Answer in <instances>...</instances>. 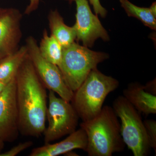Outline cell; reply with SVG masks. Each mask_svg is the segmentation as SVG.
<instances>
[{"label": "cell", "instance_id": "cell-10", "mask_svg": "<svg viewBox=\"0 0 156 156\" xmlns=\"http://www.w3.org/2000/svg\"><path fill=\"white\" fill-rule=\"evenodd\" d=\"M22 14L14 8H0V60L19 49Z\"/></svg>", "mask_w": 156, "mask_h": 156}, {"label": "cell", "instance_id": "cell-12", "mask_svg": "<svg viewBox=\"0 0 156 156\" xmlns=\"http://www.w3.org/2000/svg\"><path fill=\"white\" fill-rule=\"evenodd\" d=\"M123 96L140 113L145 115L156 113V96L146 90L144 85L131 83L123 91Z\"/></svg>", "mask_w": 156, "mask_h": 156}, {"label": "cell", "instance_id": "cell-16", "mask_svg": "<svg viewBox=\"0 0 156 156\" xmlns=\"http://www.w3.org/2000/svg\"><path fill=\"white\" fill-rule=\"evenodd\" d=\"M121 6L129 17H135L151 29L156 30V17L151 12L150 8L140 7L128 0H119Z\"/></svg>", "mask_w": 156, "mask_h": 156}, {"label": "cell", "instance_id": "cell-13", "mask_svg": "<svg viewBox=\"0 0 156 156\" xmlns=\"http://www.w3.org/2000/svg\"><path fill=\"white\" fill-rule=\"evenodd\" d=\"M48 20L51 34L55 37L63 49L75 42L76 34L74 27L68 26L65 23L63 18L57 10L50 11Z\"/></svg>", "mask_w": 156, "mask_h": 156}, {"label": "cell", "instance_id": "cell-1", "mask_svg": "<svg viewBox=\"0 0 156 156\" xmlns=\"http://www.w3.org/2000/svg\"><path fill=\"white\" fill-rule=\"evenodd\" d=\"M20 132L39 137L46 128L48 95L28 56L15 76Z\"/></svg>", "mask_w": 156, "mask_h": 156}, {"label": "cell", "instance_id": "cell-15", "mask_svg": "<svg viewBox=\"0 0 156 156\" xmlns=\"http://www.w3.org/2000/svg\"><path fill=\"white\" fill-rule=\"evenodd\" d=\"M40 53L45 59L58 66L62 58L63 48L55 37L48 34L46 30L38 46Z\"/></svg>", "mask_w": 156, "mask_h": 156}, {"label": "cell", "instance_id": "cell-4", "mask_svg": "<svg viewBox=\"0 0 156 156\" xmlns=\"http://www.w3.org/2000/svg\"><path fill=\"white\" fill-rule=\"evenodd\" d=\"M108 58L107 53L93 51L74 42L63 48L58 67L68 87L74 92L90 72Z\"/></svg>", "mask_w": 156, "mask_h": 156}, {"label": "cell", "instance_id": "cell-21", "mask_svg": "<svg viewBox=\"0 0 156 156\" xmlns=\"http://www.w3.org/2000/svg\"><path fill=\"white\" fill-rule=\"evenodd\" d=\"M144 87H145L146 90H147L148 92L156 95V79L154 80L148 82L144 86Z\"/></svg>", "mask_w": 156, "mask_h": 156}, {"label": "cell", "instance_id": "cell-22", "mask_svg": "<svg viewBox=\"0 0 156 156\" xmlns=\"http://www.w3.org/2000/svg\"><path fill=\"white\" fill-rule=\"evenodd\" d=\"M150 9L151 13L153 14L154 16L156 17V2H154L151 5L150 7Z\"/></svg>", "mask_w": 156, "mask_h": 156}, {"label": "cell", "instance_id": "cell-20", "mask_svg": "<svg viewBox=\"0 0 156 156\" xmlns=\"http://www.w3.org/2000/svg\"><path fill=\"white\" fill-rule=\"evenodd\" d=\"M40 0H30L29 5L27 7L24 13L29 15L36 11L39 7Z\"/></svg>", "mask_w": 156, "mask_h": 156}, {"label": "cell", "instance_id": "cell-7", "mask_svg": "<svg viewBox=\"0 0 156 156\" xmlns=\"http://www.w3.org/2000/svg\"><path fill=\"white\" fill-rule=\"evenodd\" d=\"M26 46L29 57L43 85L62 99L71 102L74 92L68 87L58 66L41 56L37 41L33 37L27 39Z\"/></svg>", "mask_w": 156, "mask_h": 156}, {"label": "cell", "instance_id": "cell-5", "mask_svg": "<svg viewBox=\"0 0 156 156\" xmlns=\"http://www.w3.org/2000/svg\"><path fill=\"white\" fill-rule=\"evenodd\" d=\"M113 108L121 121V134L134 156L147 155L151 148L140 113L124 96L115 98Z\"/></svg>", "mask_w": 156, "mask_h": 156}, {"label": "cell", "instance_id": "cell-8", "mask_svg": "<svg viewBox=\"0 0 156 156\" xmlns=\"http://www.w3.org/2000/svg\"><path fill=\"white\" fill-rule=\"evenodd\" d=\"M75 2L76 6V22L73 26L76 34V39L85 47L91 48L96 40L101 38L109 41L108 34L102 26L97 15L92 13L87 0H69Z\"/></svg>", "mask_w": 156, "mask_h": 156}, {"label": "cell", "instance_id": "cell-24", "mask_svg": "<svg viewBox=\"0 0 156 156\" xmlns=\"http://www.w3.org/2000/svg\"><path fill=\"white\" fill-rule=\"evenodd\" d=\"M5 142L3 141L2 139L0 138V153H1L2 150L3 149L4 147V146H5Z\"/></svg>", "mask_w": 156, "mask_h": 156}, {"label": "cell", "instance_id": "cell-23", "mask_svg": "<svg viewBox=\"0 0 156 156\" xmlns=\"http://www.w3.org/2000/svg\"><path fill=\"white\" fill-rule=\"evenodd\" d=\"M7 84L5 83L0 82V95L2 94L3 90L5 88L6 86H7Z\"/></svg>", "mask_w": 156, "mask_h": 156}, {"label": "cell", "instance_id": "cell-2", "mask_svg": "<svg viewBox=\"0 0 156 156\" xmlns=\"http://www.w3.org/2000/svg\"><path fill=\"white\" fill-rule=\"evenodd\" d=\"M80 127L87 134L88 155L111 156L124 151L126 144L121 135V125L112 107H103L96 116L83 122Z\"/></svg>", "mask_w": 156, "mask_h": 156}, {"label": "cell", "instance_id": "cell-6", "mask_svg": "<svg viewBox=\"0 0 156 156\" xmlns=\"http://www.w3.org/2000/svg\"><path fill=\"white\" fill-rule=\"evenodd\" d=\"M47 119L48 127L44 131L45 144L69 135L76 129L80 118L70 102L56 96L49 90Z\"/></svg>", "mask_w": 156, "mask_h": 156}, {"label": "cell", "instance_id": "cell-3", "mask_svg": "<svg viewBox=\"0 0 156 156\" xmlns=\"http://www.w3.org/2000/svg\"><path fill=\"white\" fill-rule=\"evenodd\" d=\"M119 86L116 79L92 69L80 87L74 92L72 102L83 122L92 119L101 111L107 95Z\"/></svg>", "mask_w": 156, "mask_h": 156}, {"label": "cell", "instance_id": "cell-19", "mask_svg": "<svg viewBox=\"0 0 156 156\" xmlns=\"http://www.w3.org/2000/svg\"><path fill=\"white\" fill-rule=\"evenodd\" d=\"M89 2L92 6L96 15L99 14L101 17H105L106 16L107 11L101 5L100 0H89Z\"/></svg>", "mask_w": 156, "mask_h": 156}, {"label": "cell", "instance_id": "cell-14", "mask_svg": "<svg viewBox=\"0 0 156 156\" xmlns=\"http://www.w3.org/2000/svg\"><path fill=\"white\" fill-rule=\"evenodd\" d=\"M27 56L26 46L0 60V82L8 84L16 76L17 71Z\"/></svg>", "mask_w": 156, "mask_h": 156}, {"label": "cell", "instance_id": "cell-17", "mask_svg": "<svg viewBox=\"0 0 156 156\" xmlns=\"http://www.w3.org/2000/svg\"><path fill=\"white\" fill-rule=\"evenodd\" d=\"M151 148L156 153V122L154 119H147L143 122Z\"/></svg>", "mask_w": 156, "mask_h": 156}, {"label": "cell", "instance_id": "cell-18", "mask_svg": "<svg viewBox=\"0 0 156 156\" xmlns=\"http://www.w3.org/2000/svg\"><path fill=\"white\" fill-rule=\"evenodd\" d=\"M33 145L32 141L20 143L11 148L10 150L4 153H0V156H15L23 151L27 149Z\"/></svg>", "mask_w": 156, "mask_h": 156}, {"label": "cell", "instance_id": "cell-11", "mask_svg": "<svg viewBox=\"0 0 156 156\" xmlns=\"http://www.w3.org/2000/svg\"><path fill=\"white\" fill-rule=\"evenodd\" d=\"M87 144V134L84 129L80 128L69 134L62 141L53 144H46L43 146L35 148L29 156H57L77 149L86 151Z\"/></svg>", "mask_w": 156, "mask_h": 156}, {"label": "cell", "instance_id": "cell-9", "mask_svg": "<svg viewBox=\"0 0 156 156\" xmlns=\"http://www.w3.org/2000/svg\"><path fill=\"white\" fill-rule=\"evenodd\" d=\"M19 132L15 77L0 95V138L4 142H13Z\"/></svg>", "mask_w": 156, "mask_h": 156}]
</instances>
